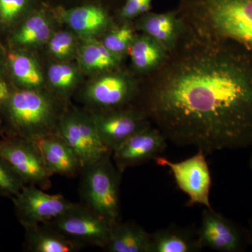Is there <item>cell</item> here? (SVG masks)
<instances>
[{
	"label": "cell",
	"instance_id": "6da1fadb",
	"mask_svg": "<svg viewBox=\"0 0 252 252\" xmlns=\"http://www.w3.org/2000/svg\"><path fill=\"white\" fill-rule=\"evenodd\" d=\"M151 72L142 111L167 140L205 154L252 147V50L183 26Z\"/></svg>",
	"mask_w": 252,
	"mask_h": 252
},
{
	"label": "cell",
	"instance_id": "7a4b0ae2",
	"mask_svg": "<svg viewBox=\"0 0 252 252\" xmlns=\"http://www.w3.org/2000/svg\"><path fill=\"white\" fill-rule=\"evenodd\" d=\"M184 27L252 50V0H198L180 17Z\"/></svg>",
	"mask_w": 252,
	"mask_h": 252
},
{
	"label": "cell",
	"instance_id": "3957f363",
	"mask_svg": "<svg viewBox=\"0 0 252 252\" xmlns=\"http://www.w3.org/2000/svg\"><path fill=\"white\" fill-rule=\"evenodd\" d=\"M112 152L81 171V204L113 222L120 217L122 172L112 160Z\"/></svg>",
	"mask_w": 252,
	"mask_h": 252
},
{
	"label": "cell",
	"instance_id": "277c9868",
	"mask_svg": "<svg viewBox=\"0 0 252 252\" xmlns=\"http://www.w3.org/2000/svg\"><path fill=\"white\" fill-rule=\"evenodd\" d=\"M7 112L18 137L32 141L59 134L63 117H58L55 102L32 90L15 92L6 101Z\"/></svg>",
	"mask_w": 252,
	"mask_h": 252
},
{
	"label": "cell",
	"instance_id": "5b68a950",
	"mask_svg": "<svg viewBox=\"0 0 252 252\" xmlns=\"http://www.w3.org/2000/svg\"><path fill=\"white\" fill-rule=\"evenodd\" d=\"M48 223L83 248L94 246L104 250L115 223L83 204L76 203L70 210Z\"/></svg>",
	"mask_w": 252,
	"mask_h": 252
},
{
	"label": "cell",
	"instance_id": "8992f818",
	"mask_svg": "<svg viewBox=\"0 0 252 252\" xmlns=\"http://www.w3.org/2000/svg\"><path fill=\"white\" fill-rule=\"evenodd\" d=\"M59 135L76 154L82 170L112 152L99 137L92 116L73 111L61 119Z\"/></svg>",
	"mask_w": 252,
	"mask_h": 252
},
{
	"label": "cell",
	"instance_id": "52a82bcc",
	"mask_svg": "<svg viewBox=\"0 0 252 252\" xmlns=\"http://www.w3.org/2000/svg\"><path fill=\"white\" fill-rule=\"evenodd\" d=\"M0 157L8 162L24 185L51 187L53 175L46 166L34 141L17 137L0 142Z\"/></svg>",
	"mask_w": 252,
	"mask_h": 252
},
{
	"label": "cell",
	"instance_id": "ba28073f",
	"mask_svg": "<svg viewBox=\"0 0 252 252\" xmlns=\"http://www.w3.org/2000/svg\"><path fill=\"white\" fill-rule=\"evenodd\" d=\"M205 154L202 149H198L193 157L180 162H171L160 156L154 160L158 165L170 169L179 188L188 195L189 205H203L212 208L210 202L211 175Z\"/></svg>",
	"mask_w": 252,
	"mask_h": 252
},
{
	"label": "cell",
	"instance_id": "9c48e42d",
	"mask_svg": "<svg viewBox=\"0 0 252 252\" xmlns=\"http://www.w3.org/2000/svg\"><path fill=\"white\" fill-rule=\"evenodd\" d=\"M14 204L24 227L51 221L76 205L61 194L51 195L36 186L27 185L15 196Z\"/></svg>",
	"mask_w": 252,
	"mask_h": 252
},
{
	"label": "cell",
	"instance_id": "30bf717a",
	"mask_svg": "<svg viewBox=\"0 0 252 252\" xmlns=\"http://www.w3.org/2000/svg\"><path fill=\"white\" fill-rule=\"evenodd\" d=\"M198 235L203 248L217 252H243L250 245L246 228L212 208L203 212Z\"/></svg>",
	"mask_w": 252,
	"mask_h": 252
},
{
	"label": "cell",
	"instance_id": "8fae6325",
	"mask_svg": "<svg viewBox=\"0 0 252 252\" xmlns=\"http://www.w3.org/2000/svg\"><path fill=\"white\" fill-rule=\"evenodd\" d=\"M167 140L161 132L149 125L127 139L112 152L113 161L124 173L128 167L154 160L165 151Z\"/></svg>",
	"mask_w": 252,
	"mask_h": 252
},
{
	"label": "cell",
	"instance_id": "7c38bea8",
	"mask_svg": "<svg viewBox=\"0 0 252 252\" xmlns=\"http://www.w3.org/2000/svg\"><path fill=\"white\" fill-rule=\"evenodd\" d=\"M91 116L101 140L112 152L131 135L150 125L142 110L116 109Z\"/></svg>",
	"mask_w": 252,
	"mask_h": 252
},
{
	"label": "cell",
	"instance_id": "4fadbf2b",
	"mask_svg": "<svg viewBox=\"0 0 252 252\" xmlns=\"http://www.w3.org/2000/svg\"><path fill=\"white\" fill-rule=\"evenodd\" d=\"M135 92V84L122 74L103 76L86 89L84 97L89 104L105 109H119L128 102Z\"/></svg>",
	"mask_w": 252,
	"mask_h": 252
},
{
	"label": "cell",
	"instance_id": "5bb4252c",
	"mask_svg": "<svg viewBox=\"0 0 252 252\" xmlns=\"http://www.w3.org/2000/svg\"><path fill=\"white\" fill-rule=\"evenodd\" d=\"M46 166L53 175L74 177L82 171L79 158L73 149L59 134L34 141Z\"/></svg>",
	"mask_w": 252,
	"mask_h": 252
},
{
	"label": "cell",
	"instance_id": "9a60e30c",
	"mask_svg": "<svg viewBox=\"0 0 252 252\" xmlns=\"http://www.w3.org/2000/svg\"><path fill=\"white\" fill-rule=\"evenodd\" d=\"M25 228L26 245L32 252H76L84 248L48 223Z\"/></svg>",
	"mask_w": 252,
	"mask_h": 252
},
{
	"label": "cell",
	"instance_id": "2e32d148",
	"mask_svg": "<svg viewBox=\"0 0 252 252\" xmlns=\"http://www.w3.org/2000/svg\"><path fill=\"white\" fill-rule=\"evenodd\" d=\"M152 234L134 221H117L107 246L109 252H149Z\"/></svg>",
	"mask_w": 252,
	"mask_h": 252
},
{
	"label": "cell",
	"instance_id": "e0dca14e",
	"mask_svg": "<svg viewBox=\"0 0 252 252\" xmlns=\"http://www.w3.org/2000/svg\"><path fill=\"white\" fill-rule=\"evenodd\" d=\"M203 249L198 231L172 225L152 234L149 252H195Z\"/></svg>",
	"mask_w": 252,
	"mask_h": 252
},
{
	"label": "cell",
	"instance_id": "ac0fdd59",
	"mask_svg": "<svg viewBox=\"0 0 252 252\" xmlns=\"http://www.w3.org/2000/svg\"><path fill=\"white\" fill-rule=\"evenodd\" d=\"M62 19L73 31L85 39H91L108 27L107 14L98 6H84L66 10Z\"/></svg>",
	"mask_w": 252,
	"mask_h": 252
},
{
	"label": "cell",
	"instance_id": "d6986e66",
	"mask_svg": "<svg viewBox=\"0 0 252 252\" xmlns=\"http://www.w3.org/2000/svg\"><path fill=\"white\" fill-rule=\"evenodd\" d=\"M138 27L144 34L160 43L168 52L182 32V23L180 17L173 13L149 14L140 20Z\"/></svg>",
	"mask_w": 252,
	"mask_h": 252
},
{
	"label": "cell",
	"instance_id": "ffe728a7",
	"mask_svg": "<svg viewBox=\"0 0 252 252\" xmlns=\"http://www.w3.org/2000/svg\"><path fill=\"white\" fill-rule=\"evenodd\" d=\"M134 67L139 72H151L166 58L167 51L153 38L144 34L135 37L127 50Z\"/></svg>",
	"mask_w": 252,
	"mask_h": 252
},
{
	"label": "cell",
	"instance_id": "44dd1931",
	"mask_svg": "<svg viewBox=\"0 0 252 252\" xmlns=\"http://www.w3.org/2000/svg\"><path fill=\"white\" fill-rule=\"evenodd\" d=\"M121 58L109 51L102 43L91 39L84 43L79 51V61L88 72L112 69L120 63Z\"/></svg>",
	"mask_w": 252,
	"mask_h": 252
},
{
	"label": "cell",
	"instance_id": "7402d4cb",
	"mask_svg": "<svg viewBox=\"0 0 252 252\" xmlns=\"http://www.w3.org/2000/svg\"><path fill=\"white\" fill-rule=\"evenodd\" d=\"M9 61L14 77L21 84L29 89L41 85L42 74L34 60L26 55L10 54Z\"/></svg>",
	"mask_w": 252,
	"mask_h": 252
},
{
	"label": "cell",
	"instance_id": "603a6c76",
	"mask_svg": "<svg viewBox=\"0 0 252 252\" xmlns=\"http://www.w3.org/2000/svg\"><path fill=\"white\" fill-rule=\"evenodd\" d=\"M51 28L49 23L40 14L32 16L15 35V41L23 45L41 44L49 39Z\"/></svg>",
	"mask_w": 252,
	"mask_h": 252
},
{
	"label": "cell",
	"instance_id": "cb8c5ba5",
	"mask_svg": "<svg viewBox=\"0 0 252 252\" xmlns=\"http://www.w3.org/2000/svg\"><path fill=\"white\" fill-rule=\"evenodd\" d=\"M135 37L133 30L130 26H124L108 33L104 36L102 44L113 54L122 57L127 52Z\"/></svg>",
	"mask_w": 252,
	"mask_h": 252
},
{
	"label": "cell",
	"instance_id": "d4e9b609",
	"mask_svg": "<svg viewBox=\"0 0 252 252\" xmlns=\"http://www.w3.org/2000/svg\"><path fill=\"white\" fill-rule=\"evenodd\" d=\"M48 77L55 89L66 91L72 89L75 84L77 72L69 64H53L48 70Z\"/></svg>",
	"mask_w": 252,
	"mask_h": 252
},
{
	"label": "cell",
	"instance_id": "484cf974",
	"mask_svg": "<svg viewBox=\"0 0 252 252\" xmlns=\"http://www.w3.org/2000/svg\"><path fill=\"white\" fill-rule=\"evenodd\" d=\"M24 185L12 167L0 157V193L16 196Z\"/></svg>",
	"mask_w": 252,
	"mask_h": 252
},
{
	"label": "cell",
	"instance_id": "4316f807",
	"mask_svg": "<svg viewBox=\"0 0 252 252\" xmlns=\"http://www.w3.org/2000/svg\"><path fill=\"white\" fill-rule=\"evenodd\" d=\"M50 52L57 59H68L74 51L75 40L68 32H59L51 37L49 42Z\"/></svg>",
	"mask_w": 252,
	"mask_h": 252
},
{
	"label": "cell",
	"instance_id": "83f0119b",
	"mask_svg": "<svg viewBox=\"0 0 252 252\" xmlns=\"http://www.w3.org/2000/svg\"><path fill=\"white\" fill-rule=\"evenodd\" d=\"M26 0H0V18L4 23H9L23 11Z\"/></svg>",
	"mask_w": 252,
	"mask_h": 252
},
{
	"label": "cell",
	"instance_id": "f1b7e54d",
	"mask_svg": "<svg viewBox=\"0 0 252 252\" xmlns=\"http://www.w3.org/2000/svg\"><path fill=\"white\" fill-rule=\"evenodd\" d=\"M143 0H127L122 11L124 18L130 19L139 15V9Z\"/></svg>",
	"mask_w": 252,
	"mask_h": 252
},
{
	"label": "cell",
	"instance_id": "f546056e",
	"mask_svg": "<svg viewBox=\"0 0 252 252\" xmlns=\"http://www.w3.org/2000/svg\"><path fill=\"white\" fill-rule=\"evenodd\" d=\"M9 97V91L7 85L4 81H0V108L1 104L6 102Z\"/></svg>",
	"mask_w": 252,
	"mask_h": 252
},
{
	"label": "cell",
	"instance_id": "4dcf8cb0",
	"mask_svg": "<svg viewBox=\"0 0 252 252\" xmlns=\"http://www.w3.org/2000/svg\"><path fill=\"white\" fill-rule=\"evenodd\" d=\"M151 1H152V0H143L140 5V9H139V15L145 14L149 11L150 9Z\"/></svg>",
	"mask_w": 252,
	"mask_h": 252
},
{
	"label": "cell",
	"instance_id": "1f68e13d",
	"mask_svg": "<svg viewBox=\"0 0 252 252\" xmlns=\"http://www.w3.org/2000/svg\"><path fill=\"white\" fill-rule=\"evenodd\" d=\"M246 229L247 232H248L249 242H250V244L252 245V217L250 219V221H249L248 228Z\"/></svg>",
	"mask_w": 252,
	"mask_h": 252
},
{
	"label": "cell",
	"instance_id": "d6a6232c",
	"mask_svg": "<svg viewBox=\"0 0 252 252\" xmlns=\"http://www.w3.org/2000/svg\"><path fill=\"white\" fill-rule=\"evenodd\" d=\"M250 167H251V169L252 170V156L251 157V159H250Z\"/></svg>",
	"mask_w": 252,
	"mask_h": 252
}]
</instances>
